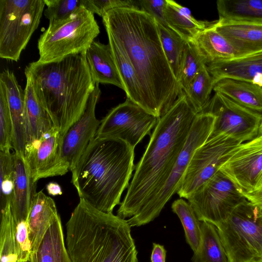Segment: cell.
Segmentation results:
<instances>
[{
    "instance_id": "cell-18",
    "label": "cell",
    "mask_w": 262,
    "mask_h": 262,
    "mask_svg": "<svg viewBox=\"0 0 262 262\" xmlns=\"http://www.w3.org/2000/svg\"><path fill=\"white\" fill-rule=\"evenodd\" d=\"M14 169V184L10 204L15 223L27 221L31 202L37 192L36 184L31 169L21 151L13 153Z\"/></svg>"
},
{
    "instance_id": "cell-28",
    "label": "cell",
    "mask_w": 262,
    "mask_h": 262,
    "mask_svg": "<svg viewBox=\"0 0 262 262\" xmlns=\"http://www.w3.org/2000/svg\"><path fill=\"white\" fill-rule=\"evenodd\" d=\"M36 262H72L58 217L49 228L35 252Z\"/></svg>"
},
{
    "instance_id": "cell-40",
    "label": "cell",
    "mask_w": 262,
    "mask_h": 262,
    "mask_svg": "<svg viewBox=\"0 0 262 262\" xmlns=\"http://www.w3.org/2000/svg\"><path fill=\"white\" fill-rule=\"evenodd\" d=\"M83 7L101 17L108 11L117 8H136V1L132 0H82Z\"/></svg>"
},
{
    "instance_id": "cell-3",
    "label": "cell",
    "mask_w": 262,
    "mask_h": 262,
    "mask_svg": "<svg viewBox=\"0 0 262 262\" xmlns=\"http://www.w3.org/2000/svg\"><path fill=\"white\" fill-rule=\"evenodd\" d=\"M134 149L120 139L95 137L71 171V182L80 199L113 213L135 170Z\"/></svg>"
},
{
    "instance_id": "cell-11",
    "label": "cell",
    "mask_w": 262,
    "mask_h": 262,
    "mask_svg": "<svg viewBox=\"0 0 262 262\" xmlns=\"http://www.w3.org/2000/svg\"><path fill=\"white\" fill-rule=\"evenodd\" d=\"M243 142L224 135L209 138L194 151L177 192L187 199L214 175Z\"/></svg>"
},
{
    "instance_id": "cell-24",
    "label": "cell",
    "mask_w": 262,
    "mask_h": 262,
    "mask_svg": "<svg viewBox=\"0 0 262 262\" xmlns=\"http://www.w3.org/2000/svg\"><path fill=\"white\" fill-rule=\"evenodd\" d=\"M165 17L168 28L186 41L194 40L213 23L196 19L188 8L171 0H166Z\"/></svg>"
},
{
    "instance_id": "cell-41",
    "label": "cell",
    "mask_w": 262,
    "mask_h": 262,
    "mask_svg": "<svg viewBox=\"0 0 262 262\" xmlns=\"http://www.w3.org/2000/svg\"><path fill=\"white\" fill-rule=\"evenodd\" d=\"M166 0L136 1V8L152 16L157 23L168 27L165 17Z\"/></svg>"
},
{
    "instance_id": "cell-37",
    "label": "cell",
    "mask_w": 262,
    "mask_h": 262,
    "mask_svg": "<svg viewBox=\"0 0 262 262\" xmlns=\"http://www.w3.org/2000/svg\"><path fill=\"white\" fill-rule=\"evenodd\" d=\"M43 1L47 7L43 13L49 21L48 27L65 21L82 6V0Z\"/></svg>"
},
{
    "instance_id": "cell-47",
    "label": "cell",
    "mask_w": 262,
    "mask_h": 262,
    "mask_svg": "<svg viewBox=\"0 0 262 262\" xmlns=\"http://www.w3.org/2000/svg\"><path fill=\"white\" fill-rule=\"evenodd\" d=\"M257 136L262 137V121L259 128L258 133Z\"/></svg>"
},
{
    "instance_id": "cell-17",
    "label": "cell",
    "mask_w": 262,
    "mask_h": 262,
    "mask_svg": "<svg viewBox=\"0 0 262 262\" xmlns=\"http://www.w3.org/2000/svg\"><path fill=\"white\" fill-rule=\"evenodd\" d=\"M0 82L5 86L13 126L12 148L24 152L27 144V116L25 90L13 71L4 70Z\"/></svg>"
},
{
    "instance_id": "cell-26",
    "label": "cell",
    "mask_w": 262,
    "mask_h": 262,
    "mask_svg": "<svg viewBox=\"0 0 262 262\" xmlns=\"http://www.w3.org/2000/svg\"><path fill=\"white\" fill-rule=\"evenodd\" d=\"M219 21L262 24V0H219Z\"/></svg>"
},
{
    "instance_id": "cell-13",
    "label": "cell",
    "mask_w": 262,
    "mask_h": 262,
    "mask_svg": "<svg viewBox=\"0 0 262 262\" xmlns=\"http://www.w3.org/2000/svg\"><path fill=\"white\" fill-rule=\"evenodd\" d=\"M159 118L126 98L100 121L95 137L122 140L135 148L156 125Z\"/></svg>"
},
{
    "instance_id": "cell-9",
    "label": "cell",
    "mask_w": 262,
    "mask_h": 262,
    "mask_svg": "<svg viewBox=\"0 0 262 262\" xmlns=\"http://www.w3.org/2000/svg\"><path fill=\"white\" fill-rule=\"evenodd\" d=\"M214 120L215 117L209 113H200L196 115L185 145L168 178L143 212L135 219L127 220L130 227H140L153 221L160 215L172 196L177 193L193 154L208 139Z\"/></svg>"
},
{
    "instance_id": "cell-39",
    "label": "cell",
    "mask_w": 262,
    "mask_h": 262,
    "mask_svg": "<svg viewBox=\"0 0 262 262\" xmlns=\"http://www.w3.org/2000/svg\"><path fill=\"white\" fill-rule=\"evenodd\" d=\"M14 239L17 262H27L32 254L27 221L15 223Z\"/></svg>"
},
{
    "instance_id": "cell-36",
    "label": "cell",
    "mask_w": 262,
    "mask_h": 262,
    "mask_svg": "<svg viewBox=\"0 0 262 262\" xmlns=\"http://www.w3.org/2000/svg\"><path fill=\"white\" fill-rule=\"evenodd\" d=\"M1 209L10 205L13 193L14 169L10 150H0Z\"/></svg>"
},
{
    "instance_id": "cell-1",
    "label": "cell",
    "mask_w": 262,
    "mask_h": 262,
    "mask_svg": "<svg viewBox=\"0 0 262 262\" xmlns=\"http://www.w3.org/2000/svg\"><path fill=\"white\" fill-rule=\"evenodd\" d=\"M102 21L108 38L135 69L144 94L145 110L159 119L183 91L165 55L156 20L139 9L122 7L107 12Z\"/></svg>"
},
{
    "instance_id": "cell-10",
    "label": "cell",
    "mask_w": 262,
    "mask_h": 262,
    "mask_svg": "<svg viewBox=\"0 0 262 262\" xmlns=\"http://www.w3.org/2000/svg\"><path fill=\"white\" fill-rule=\"evenodd\" d=\"M187 200L199 221L217 227L246 199L235 183L219 170Z\"/></svg>"
},
{
    "instance_id": "cell-7",
    "label": "cell",
    "mask_w": 262,
    "mask_h": 262,
    "mask_svg": "<svg viewBox=\"0 0 262 262\" xmlns=\"http://www.w3.org/2000/svg\"><path fill=\"white\" fill-rule=\"evenodd\" d=\"M229 262L262 259V212L247 199L216 227Z\"/></svg>"
},
{
    "instance_id": "cell-46",
    "label": "cell",
    "mask_w": 262,
    "mask_h": 262,
    "mask_svg": "<svg viewBox=\"0 0 262 262\" xmlns=\"http://www.w3.org/2000/svg\"><path fill=\"white\" fill-rule=\"evenodd\" d=\"M262 187V174L260 178V179L258 182L257 187L256 189Z\"/></svg>"
},
{
    "instance_id": "cell-2",
    "label": "cell",
    "mask_w": 262,
    "mask_h": 262,
    "mask_svg": "<svg viewBox=\"0 0 262 262\" xmlns=\"http://www.w3.org/2000/svg\"><path fill=\"white\" fill-rule=\"evenodd\" d=\"M198 113L183 93L158 119L117 215L139 216L163 186L188 137Z\"/></svg>"
},
{
    "instance_id": "cell-14",
    "label": "cell",
    "mask_w": 262,
    "mask_h": 262,
    "mask_svg": "<svg viewBox=\"0 0 262 262\" xmlns=\"http://www.w3.org/2000/svg\"><path fill=\"white\" fill-rule=\"evenodd\" d=\"M61 139L60 133L54 127L39 139L26 146L24 156L35 182L63 176L70 171L61 156Z\"/></svg>"
},
{
    "instance_id": "cell-6",
    "label": "cell",
    "mask_w": 262,
    "mask_h": 262,
    "mask_svg": "<svg viewBox=\"0 0 262 262\" xmlns=\"http://www.w3.org/2000/svg\"><path fill=\"white\" fill-rule=\"evenodd\" d=\"M100 33L93 13L83 6L65 21L48 28L37 48L40 63H49L86 51Z\"/></svg>"
},
{
    "instance_id": "cell-30",
    "label": "cell",
    "mask_w": 262,
    "mask_h": 262,
    "mask_svg": "<svg viewBox=\"0 0 262 262\" xmlns=\"http://www.w3.org/2000/svg\"><path fill=\"white\" fill-rule=\"evenodd\" d=\"M201 240L193 252L192 262H229L215 226L207 222L201 223Z\"/></svg>"
},
{
    "instance_id": "cell-23",
    "label": "cell",
    "mask_w": 262,
    "mask_h": 262,
    "mask_svg": "<svg viewBox=\"0 0 262 262\" xmlns=\"http://www.w3.org/2000/svg\"><path fill=\"white\" fill-rule=\"evenodd\" d=\"M213 91L253 111L262 113V88L252 83L230 78L215 81Z\"/></svg>"
},
{
    "instance_id": "cell-5",
    "label": "cell",
    "mask_w": 262,
    "mask_h": 262,
    "mask_svg": "<svg viewBox=\"0 0 262 262\" xmlns=\"http://www.w3.org/2000/svg\"><path fill=\"white\" fill-rule=\"evenodd\" d=\"M130 228L126 220L80 199L66 224L72 262H138Z\"/></svg>"
},
{
    "instance_id": "cell-32",
    "label": "cell",
    "mask_w": 262,
    "mask_h": 262,
    "mask_svg": "<svg viewBox=\"0 0 262 262\" xmlns=\"http://www.w3.org/2000/svg\"><path fill=\"white\" fill-rule=\"evenodd\" d=\"M214 84V78L205 66L196 74L183 92L198 114L201 113L209 102Z\"/></svg>"
},
{
    "instance_id": "cell-4",
    "label": "cell",
    "mask_w": 262,
    "mask_h": 262,
    "mask_svg": "<svg viewBox=\"0 0 262 262\" xmlns=\"http://www.w3.org/2000/svg\"><path fill=\"white\" fill-rule=\"evenodd\" d=\"M25 74L62 136L82 116L95 87L84 52L55 62L33 61Z\"/></svg>"
},
{
    "instance_id": "cell-8",
    "label": "cell",
    "mask_w": 262,
    "mask_h": 262,
    "mask_svg": "<svg viewBox=\"0 0 262 262\" xmlns=\"http://www.w3.org/2000/svg\"><path fill=\"white\" fill-rule=\"evenodd\" d=\"M43 0H0V57L17 62L37 29Z\"/></svg>"
},
{
    "instance_id": "cell-42",
    "label": "cell",
    "mask_w": 262,
    "mask_h": 262,
    "mask_svg": "<svg viewBox=\"0 0 262 262\" xmlns=\"http://www.w3.org/2000/svg\"><path fill=\"white\" fill-rule=\"evenodd\" d=\"M241 192L248 201L258 207L262 212V187L250 192Z\"/></svg>"
},
{
    "instance_id": "cell-44",
    "label": "cell",
    "mask_w": 262,
    "mask_h": 262,
    "mask_svg": "<svg viewBox=\"0 0 262 262\" xmlns=\"http://www.w3.org/2000/svg\"><path fill=\"white\" fill-rule=\"evenodd\" d=\"M46 189L48 194L52 196L60 195L62 194L61 186L55 182L49 183L46 186Z\"/></svg>"
},
{
    "instance_id": "cell-33",
    "label": "cell",
    "mask_w": 262,
    "mask_h": 262,
    "mask_svg": "<svg viewBox=\"0 0 262 262\" xmlns=\"http://www.w3.org/2000/svg\"><path fill=\"white\" fill-rule=\"evenodd\" d=\"M207 63L194 40L187 41L185 46L178 82L184 92L191 80Z\"/></svg>"
},
{
    "instance_id": "cell-15",
    "label": "cell",
    "mask_w": 262,
    "mask_h": 262,
    "mask_svg": "<svg viewBox=\"0 0 262 262\" xmlns=\"http://www.w3.org/2000/svg\"><path fill=\"white\" fill-rule=\"evenodd\" d=\"M99 84L90 94L84 112L62 136L61 151L70 171L74 168L81 155L95 137L100 124L95 114L96 104L101 95Z\"/></svg>"
},
{
    "instance_id": "cell-27",
    "label": "cell",
    "mask_w": 262,
    "mask_h": 262,
    "mask_svg": "<svg viewBox=\"0 0 262 262\" xmlns=\"http://www.w3.org/2000/svg\"><path fill=\"white\" fill-rule=\"evenodd\" d=\"M214 23L203 31L194 40L206 57L207 63L239 57L235 49L214 28Z\"/></svg>"
},
{
    "instance_id": "cell-48",
    "label": "cell",
    "mask_w": 262,
    "mask_h": 262,
    "mask_svg": "<svg viewBox=\"0 0 262 262\" xmlns=\"http://www.w3.org/2000/svg\"><path fill=\"white\" fill-rule=\"evenodd\" d=\"M258 262H262V259H261V260H259V261H258Z\"/></svg>"
},
{
    "instance_id": "cell-29",
    "label": "cell",
    "mask_w": 262,
    "mask_h": 262,
    "mask_svg": "<svg viewBox=\"0 0 262 262\" xmlns=\"http://www.w3.org/2000/svg\"><path fill=\"white\" fill-rule=\"evenodd\" d=\"M108 39L112 55L122 80L126 98L145 110V103L141 85L132 63L114 42Z\"/></svg>"
},
{
    "instance_id": "cell-22",
    "label": "cell",
    "mask_w": 262,
    "mask_h": 262,
    "mask_svg": "<svg viewBox=\"0 0 262 262\" xmlns=\"http://www.w3.org/2000/svg\"><path fill=\"white\" fill-rule=\"evenodd\" d=\"M95 83L113 84L124 90L110 45L94 40L84 51Z\"/></svg>"
},
{
    "instance_id": "cell-38",
    "label": "cell",
    "mask_w": 262,
    "mask_h": 262,
    "mask_svg": "<svg viewBox=\"0 0 262 262\" xmlns=\"http://www.w3.org/2000/svg\"><path fill=\"white\" fill-rule=\"evenodd\" d=\"M13 126L6 90L0 82V150L12 148Z\"/></svg>"
},
{
    "instance_id": "cell-31",
    "label": "cell",
    "mask_w": 262,
    "mask_h": 262,
    "mask_svg": "<svg viewBox=\"0 0 262 262\" xmlns=\"http://www.w3.org/2000/svg\"><path fill=\"white\" fill-rule=\"evenodd\" d=\"M171 209L181 222L186 243L194 252L201 243V221L199 220L189 203L183 199L175 200L171 205Z\"/></svg>"
},
{
    "instance_id": "cell-43",
    "label": "cell",
    "mask_w": 262,
    "mask_h": 262,
    "mask_svg": "<svg viewBox=\"0 0 262 262\" xmlns=\"http://www.w3.org/2000/svg\"><path fill=\"white\" fill-rule=\"evenodd\" d=\"M166 250L163 245L153 243L151 262H166Z\"/></svg>"
},
{
    "instance_id": "cell-12",
    "label": "cell",
    "mask_w": 262,
    "mask_h": 262,
    "mask_svg": "<svg viewBox=\"0 0 262 262\" xmlns=\"http://www.w3.org/2000/svg\"><path fill=\"white\" fill-rule=\"evenodd\" d=\"M201 113L215 117L208 139L224 135L242 142L249 141L257 136L262 121V113L247 108L217 92Z\"/></svg>"
},
{
    "instance_id": "cell-34",
    "label": "cell",
    "mask_w": 262,
    "mask_h": 262,
    "mask_svg": "<svg viewBox=\"0 0 262 262\" xmlns=\"http://www.w3.org/2000/svg\"><path fill=\"white\" fill-rule=\"evenodd\" d=\"M157 24L165 55L178 81L183 52L187 41L169 28L158 23Z\"/></svg>"
},
{
    "instance_id": "cell-20",
    "label": "cell",
    "mask_w": 262,
    "mask_h": 262,
    "mask_svg": "<svg viewBox=\"0 0 262 262\" xmlns=\"http://www.w3.org/2000/svg\"><path fill=\"white\" fill-rule=\"evenodd\" d=\"M206 67L215 82L230 78L256 84L262 76V53L211 62Z\"/></svg>"
},
{
    "instance_id": "cell-45",
    "label": "cell",
    "mask_w": 262,
    "mask_h": 262,
    "mask_svg": "<svg viewBox=\"0 0 262 262\" xmlns=\"http://www.w3.org/2000/svg\"><path fill=\"white\" fill-rule=\"evenodd\" d=\"M27 262H36L35 253H32L29 260Z\"/></svg>"
},
{
    "instance_id": "cell-16",
    "label": "cell",
    "mask_w": 262,
    "mask_h": 262,
    "mask_svg": "<svg viewBox=\"0 0 262 262\" xmlns=\"http://www.w3.org/2000/svg\"><path fill=\"white\" fill-rule=\"evenodd\" d=\"M220 170L241 191L255 190L262 174V137L242 143Z\"/></svg>"
},
{
    "instance_id": "cell-35",
    "label": "cell",
    "mask_w": 262,
    "mask_h": 262,
    "mask_svg": "<svg viewBox=\"0 0 262 262\" xmlns=\"http://www.w3.org/2000/svg\"><path fill=\"white\" fill-rule=\"evenodd\" d=\"M14 220L10 205L1 209L0 262H17L14 239Z\"/></svg>"
},
{
    "instance_id": "cell-21",
    "label": "cell",
    "mask_w": 262,
    "mask_h": 262,
    "mask_svg": "<svg viewBox=\"0 0 262 262\" xmlns=\"http://www.w3.org/2000/svg\"><path fill=\"white\" fill-rule=\"evenodd\" d=\"M59 216L54 201L42 191L37 192L27 219L32 253H35L47 231Z\"/></svg>"
},
{
    "instance_id": "cell-25",
    "label": "cell",
    "mask_w": 262,
    "mask_h": 262,
    "mask_svg": "<svg viewBox=\"0 0 262 262\" xmlns=\"http://www.w3.org/2000/svg\"><path fill=\"white\" fill-rule=\"evenodd\" d=\"M25 93L27 116V145L39 139L45 134L55 127L50 115L37 99L28 77H26Z\"/></svg>"
},
{
    "instance_id": "cell-19",
    "label": "cell",
    "mask_w": 262,
    "mask_h": 262,
    "mask_svg": "<svg viewBox=\"0 0 262 262\" xmlns=\"http://www.w3.org/2000/svg\"><path fill=\"white\" fill-rule=\"evenodd\" d=\"M213 26L235 49L239 57L262 53V24L217 20Z\"/></svg>"
}]
</instances>
